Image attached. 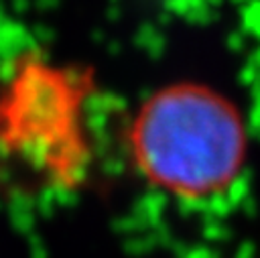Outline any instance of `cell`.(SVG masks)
Segmentation results:
<instances>
[{"label": "cell", "mask_w": 260, "mask_h": 258, "mask_svg": "<svg viewBox=\"0 0 260 258\" xmlns=\"http://www.w3.org/2000/svg\"><path fill=\"white\" fill-rule=\"evenodd\" d=\"M81 77L49 63L18 69L0 98V156L45 185L69 187L85 173Z\"/></svg>", "instance_id": "2"}, {"label": "cell", "mask_w": 260, "mask_h": 258, "mask_svg": "<svg viewBox=\"0 0 260 258\" xmlns=\"http://www.w3.org/2000/svg\"><path fill=\"white\" fill-rule=\"evenodd\" d=\"M140 173L183 199L223 191L240 173L246 130L238 110L201 85H173L152 95L130 128Z\"/></svg>", "instance_id": "1"}]
</instances>
